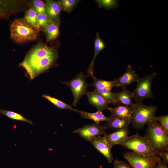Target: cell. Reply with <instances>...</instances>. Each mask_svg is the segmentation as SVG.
I'll use <instances>...</instances> for the list:
<instances>
[{
  "label": "cell",
  "instance_id": "2",
  "mask_svg": "<svg viewBox=\"0 0 168 168\" xmlns=\"http://www.w3.org/2000/svg\"><path fill=\"white\" fill-rule=\"evenodd\" d=\"M147 125L144 137L149 142L156 154L159 152L168 151V133L157 121L151 122Z\"/></svg>",
  "mask_w": 168,
  "mask_h": 168
},
{
  "label": "cell",
  "instance_id": "18",
  "mask_svg": "<svg viewBox=\"0 0 168 168\" xmlns=\"http://www.w3.org/2000/svg\"><path fill=\"white\" fill-rule=\"evenodd\" d=\"M122 90L119 92L114 93L115 100L119 104L129 106L132 108L134 105L132 101L133 93L126 87L122 88Z\"/></svg>",
  "mask_w": 168,
  "mask_h": 168
},
{
  "label": "cell",
  "instance_id": "17",
  "mask_svg": "<svg viewBox=\"0 0 168 168\" xmlns=\"http://www.w3.org/2000/svg\"><path fill=\"white\" fill-rule=\"evenodd\" d=\"M59 20H50L49 24L43 30L47 42L52 41L58 36L59 34Z\"/></svg>",
  "mask_w": 168,
  "mask_h": 168
},
{
  "label": "cell",
  "instance_id": "32",
  "mask_svg": "<svg viewBox=\"0 0 168 168\" xmlns=\"http://www.w3.org/2000/svg\"><path fill=\"white\" fill-rule=\"evenodd\" d=\"M113 165L114 168H133L127 162L118 159L114 160Z\"/></svg>",
  "mask_w": 168,
  "mask_h": 168
},
{
  "label": "cell",
  "instance_id": "28",
  "mask_svg": "<svg viewBox=\"0 0 168 168\" xmlns=\"http://www.w3.org/2000/svg\"><path fill=\"white\" fill-rule=\"evenodd\" d=\"M79 1L77 0H60L62 10L68 13L71 12Z\"/></svg>",
  "mask_w": 168,
  "mask_h": 168
},
{
  "label": "cell",
  "instance_id": "8",
  "mask_svg": "<svg viewBox=\"0 0 168 168\" xmlns=\"http://www.w3.org/2000/svg\"><path fill=\"white\" fill-rule=\"evenodd\" d=\"M86 75L81 72L77 75L72 79L67 82H61L63 84L68 86L70 89L73 97L72 105L76 106L80 98L87 92V88L89 85L86 81Z\"/></svg>",
  "mask_w": 168,
  "mask_h": 168
},
{
  "label": "cell",
  "instance_id": "29",
  "mask_svg": "<svg viewBox=\"0 0 168 168\" xmlns=\"http://www.w3.org/2000/svg\"><path fill=\"white\" fill-rule=\"evenodd\" d=\"M50 20L47 13L38 14L36 19V24L40 30H42L48 25Z\"/></svg>",
  "mask_w": 168,
  "mask_h": 168
},
{
  "label": "cell",
  "instance_id": "21",
  "mask_svg": "<svg viewBox=\"0 0 168 168\" xmlns=\"http://www.w3.org/2000/svg\"><path fill=\"white\" fill-rule=\"evenodd\" d=\"M93 78V82L92 84L89 85V86H93L95 89H107L111 90L114 87H116V83L114 80L112 81H108L101 78H98L95 77Z\"/></svg>",
  "mask_w": 168,
  "mask_h": 168
},
{
  "label": "cell",
  "instance_id": "3",
  "mask_svg": "<svg viewBox=\"0 0 168 168\" xmlns=\"http://www.w3.org/2000/svg\"><path fill=\"white\" fill-rule=\"evenodd\" d=\"M40 30L27 23L23 18L12 22L10 26L12 38L16 42L21 43L34 40Z\"/></svg>",
  "mask_w": 168,
  "mask_h": 168
},
{
  "label": "cell",
  "instance_id": "24",
  "mask_svg": "<svg viewBox=\"0 0 168 168\" xmlns=\"http://www.w3.org/2000/svg\"><path fill=\"white\" fill-rule=\"evenodd\" d=\"M13 1L8 0H0V20L7 18L11 14Z\"/></svg>",
  "mask_w": 168,
  "mask_h": 168
},
{
  "label": "cell",
  "instance_id": "23",
  "mask_svg": "<svg viewBox=\"0 0 168 168\" xmlns=\"http://www.w3.org/2000/svg\"><path fill=\"white\" fill-rule=\"evenodd\" d=\"M42 97L47 99L59 109H68L72 110L74 112H79V110L74 109L71 105L49 95L43 94Z\"/></svg>",
  "mask_w": 168,
  "mask_h": 168
},
{
  "label": "cell",
  "instance_id": "22",
  "mask_svg": "<svg viewBox=\"0 0 168 168\" xmlns=\"http://www.w3.org/2000/svg\"><path fill=\"white\" fill-rule=\"evenodd\" d=\"M94 91L100 95L108 104H112L116 105L119 104L116 101L114 93L112 92L111 90L107 89H95Z\"/></svg>",
  "mask_w": 168,
  "mask_h": 168
},
{
  "label": "cell",
  "instance_id": "15",
  "mask_svg": "<svg viewBox=\"0 0 168 168\" xmlns=\"http://www.w3.org/2000/svg\"><path fill=\"white\" fill-rule=\"evenodd\" d=\"M45 6L46 13L50 20H59V16L62 11L60 1L46 0Z\"/></svg>",
  "mask_w": 168,
  "mask_h": 168
},
{
  "label": "cell",
  "instance_id": "31",
  "mask_svg": "<svg viewBox=\"0 0 168 168\" xmlns=\"http://www.w3.org/2000/svg\"><path fill=\"white\" fill-rule=\"evenodd\" d=\"M153 121H158L164 129L166 133L168 134V115H166L159 116H155Z\"/></svg>",
  "mask_w": 168,
  "mask_h": 168
},
{
  "label": "cell",
  "instance_id": "34",
  "mask_svg": "<svg viewBox=\"0 0 168 168\" xmlns=\"http://www.w3.org/2000/svg\"><path fill=\"white\" fill-rule=\"evenodd\" d=\"M156 168H168L167 164L164 161L161 160L158 163Z\"/></svg>",
  "mask_w": 168,
  "mask_h": 168
},
{
  "label": "cell",
  "instance_id": "6",
  "mask_svg": "<svg viewBox=\"0 0 168 168\" xmlns=\"http://www.w3.org/2000/svg\"><path fill=\"white\" fill-rule=\"evenodd\" d=\"M121 145L126 148L141 154L156 155L149 142L138 133L128 136Z\"/></svg>",
  "mask_w": 168,
  "mask_h": 168
},
{
  "label": "cell",
  "instance_id": "30",
  "mask_svg": "<svg viewBox=\"0 0 168 168\" xmlns=\"http://www.w3.org/2000/svg\"><path fill=\"white\" fill-rule=\"evenodd\" d=\"M30 7L33 9L38 14L46 13L45 4L41 0L32 1L30 4Z\"/></svg>",
  "mask_w": 168,
  "mask_h": 168
},
{
  "label": "cell",
  "instance_id": "11",
  "mask_svg": "<svg viewBox=\"0 0 168 168\" xmlns=\"http://www.w3.org/2000/svg\"><path fill=\"white\" fill-rule=\"evenodd\" d=\"M140 77L132 68L129 64H128L125 72L119 77L114 80L116 87L122 88L126 86L133 82H137Z\"/></svg>",
  "mask_w": 168,
  "mask_h": 168
},
{
  "label": "cell",
  "instance_id": "4",
  "mask_svg": "<svg viewBox=\"0 0 168 168\" xmlns=\"http://www.w3.org/2000/svg\"><path fill=\"white\" fill-rule=\"evenodd\" d=\"M132 108L131 123L137 130L143 128L146 124L152 121L158 109L154 105H146L142 101L136 102Z\"/></svg>",
  "mask_w": 168,
  "mask_h": 168
},
{
  "label": "cell",
  "instance_id": "14",
  "mask_svg": "<svg viewBox=\"0 0 168 168\" xmlns=\"http://www.w3.org/2000/svg\"><path fill=\"white\" fill-rule=\"evenodd\" d=\"M106 45L104 41L100 38L98 32L96 33V36L94 41V51L92 59L87 70V77L93 78V70L94 61L96 57L100 52L104 49Z\"/></svg>",
  "mask_w": 168,
  "mask_h": 168
},
{
  "label": "cell",
  "instance_id": "25",
  "mask_svg": "<svg viewBox=\"0 0 168 168\" xmlns=\"http://www.w3.org/2000/svg\"><path fill=\"white\" fill-rule=\"evenodd\" d=\"M0 113L12 119L25 122L30 124H33L32 121L26 119L21 114L14 112L0 109Z\"/></svg>",
  "mask_w": 168,
  "mask_h": 168
},
{
  "label": "cell",
  "instance_id": "5",
  "mask_svg": "<svg viewBox=\"0 0 168 168\" xmlns=\"http://www.w3.org/2000/svg\"><path fill=\"white\" fill-rule=\"evenodd\" d=\"M123 156L133 168H156L161 160L156 155H144L133 152L124 153Z\"/></svg>",
  "mask_w": 168,
  "mask_h": 168
},
{
  "label": "cell",
  "instance_id": "10",
  "mask_svg": "<svg viewBox=\"0 0 168 168\" xmlns=\"http://www.w3.org/2000/svg\"><path fill=\"white\" fill-rule=\"evenodd\" d=\"M94 147L102 154L109 163L113 161L111 152V147L106 141L104 137L96 136L93 138L90 141Z\"/></svg>",
  "mask_w": 168,
  "mask_h": 168
},
{
  "label": "cell",
  "instance_id": "1",
  "mask_svg": "<svg viewBox=\"0 0 168 168\" xmlns=\"http://www.w3.org/2000/svg\"><path fill=\"white\" fill-rule=\"evenodd\" d=\"M58 57L55 49L44 43H39L27 54L20 65L32 80L53 66Z\"/></svg>",
  "mask_w": 168,
  "mask_h": 168
},
{
  "label": "cell",
  "instance_id": "13",
  "mask_svg": "<svg viewBox=\"0 0 168 168\" xmlns=\"http://www.w3.org/2000/svg\"><path fill=\"white\" fill-rule=\"evenodd\" d=\"M86 94L88 97L89 103L95 107L97 111L102 112L108 110V104L104 99L96 91H87Z\"/></svg>",
  "mask_w": 168,
  "mask_h": 168
},
{
  "label": "cell",
  "instance_id": "33",
  "mask_svg": "<svg viewBox=\"0 0 168 168\" xmlns=\"http://www.w3.org/2000/svg\"><path fill=\"white\" fill-rule=\"evenodd\" d=\"M156 155H158L162 157L164 161V162L166 164L168 163V151L159 152L156 153Z\"/></svg>",
  "mask_w": 168,
  "mask_h": 168
},
{
  "label": "cell",
  "instance_id": "27",
  "mask_svg": "<svg viewBox=\"0 0 168 168\" xmlns=\"http://www.w3.org/2000/svg\"><path fill=\"white\" fill-rule=\"evenodd\" d=\"M96 2L100 7L108 10H110L117 7L119 1L115 0H97Z\"/></svg>",
  "mask_w": 168,
  "mask_h": 168
},
{
  "label": "cell",
  "instance_id": "20",
  "mask_svg": "<svg viewBox=\"0 0 168 168\" xmlns=\"http://www.w3.org/2000/svg\"><path fill=\"white\" fill-rule=\"evenodd\" d=\"M83 118L93 120L95 122L100 124V122L103 121H108L112 117H107L104 115L102 112L97 111L94 113H90L84 111H79L78 112Z\"/></svg>",
  "mask_w": 168,
  "mask_h": 168
},
{
  "label": "cell",
  "instance_id": "26",
  "mask_svg": "<svg viewBox=\"0 0 168 168\" xmlns=\"http://www.w3.org/2000/svg\"><path fill=\"white\" fill-rule=\"evenodd\" d=\"M37 14L33 9L30 7L26 12L23 19L27 23L40 31L36 24Z\"/></svg>",
  "mask_w": 168,
  "mask_h": 168
},
{
  "label": "cell",
  "instance_id": "12",
  "mask_svg": "<svg viewBox=\"0 0 168 168\" xmlns=\"http://www.w3.org/2000/svg\"><path fill=\"white\" fill-rule=\"evenodd\" d=\"M129 133V130L127 128L105 134L104 137L106 141L112 147L115 145H121L128 137Z\"/></svg>",
  "mask_w": 168,
  "mask_h": 168
},
{
  "label": "cell",
  "instance_id": "7",
  "mask_svg": "<svg viewBox=\"0 0 168 168\" xmlns=\"http://www.w3.org/2000/svg\"><path fill=\"white\" fill-rule=\"evenodd\" d=\"M156 72L140 78L137 82L136 87L132 92L133 98L136 102L142 101L146 99L152 98L154 97L152 90L153 80L156 75Z\"/></svg>",
  "mask_w": 168,
  "mask_h": 168
},
{
  "label": "cell",
  "instance_id": "16",
  "mask_svg": "<svg viewBox=\"0 0 168 168\" xmlns=\"http://www.w3.org/2000/svg\"><path fill=\"white\" fill-rule=\"evenodd\" d=\"M111 117L113 118H121L131 119L133 112V108L121 104L117 105L114 108L109 107Z\"/></svg>",
  "mask_w": 168,
  "mask_h": 168
},
{
  "label": "cell",
  "instance_id": "9",
  "mask_svg": "<svg viewBox=\"0 0 168 168\" xmlns=\"http://www.w3.org/2000/svg\"><path fill=\"white\" fill-rule=\"evenodd\" d=\"M105 129L104 126L95 122L92 124H86L81 128L75 129L73 133L78 134L84 140L90 141L94 137L105 135Z\"/></svg>",
  "mask_w": 168,
  "mask_h": 168
},
{
  "label": "cell",
  "instance_id": "19",
  "mask_svg": "<svg viewBox=\"0 0 168 168\" xmlns=\"http://www.w3.org/2000/svg\"><path fill=\"white\" fill-rule=\"evenodd\" d=\"M131 123V119L113 118L104 126L106 129L110 128L116 131L127 128Z\"/></svg>",
  "mask_w": 168,
  "mask_h": 168
}]
</instances>
